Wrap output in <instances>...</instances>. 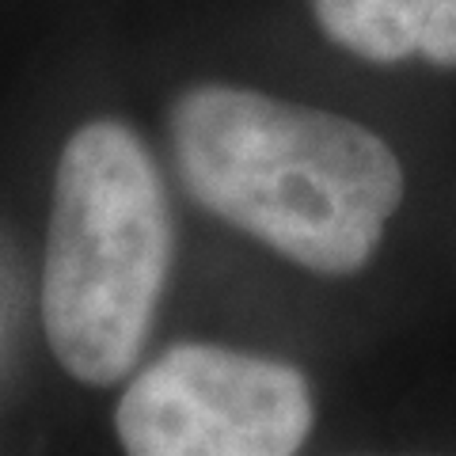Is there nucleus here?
I'll list each match as a JSON object with an SVG mask.
<instances>
[{"label": "nucleus", "instance_id": "1", "mask_svg": "<svg viewBox=\"0 0 456 456\" xmlns=\"http://www.w3.org/2000/svg\"><path fill=\"white\" fill-rule=\"evenodd\" d=\"M171 145L194 202L316 274L362 270L403 202V167L384 137L232 84L183 92Z\"/></svg>", "mask_w": 456, "mask_h": 456}, {"label": "nucleus", "instance_id": "2", "mask_svg": "<svg viewBox=\"0 0 456 456\" xmlns=\"http://www.w3.org/2000/svg\"><path fill=\"white\" fill-rule=\"evenodd\" d=\"M171 217L149 149L122 122H88L65 141L42 263V327L80 384L134 369L171 270Z\"/></svg>", "mask_w": 456, "mask_h": 456}, {"label": "nucleus", "instance_id": "4", "mask_svg": "<svg viewBox=\"0 0 456 456\" xmlns=\"http://www.w3.org/2000/svg\"><path fill=\"white\" fill-rule=\"evenodd\" d=\"M312 12L335 46L365 61L422 53L434 65H456V0H312Z\"/></svg>", "mask_w": 456, "mask_h": 456}, {"label": "nucleus", "instance_id": "3", "mask_svg": "<svg viewBox=\"0 0 456 456\" xmlns=\"http://www.w3.org/2000/svg\"><path fill=\"white\" fill-rule=\"evenodd\" d=\"M312 415L293 365L183 342L126 388L114 430L126 456H293Z\"/></svg>", "mask_w": 456, "mask_h": 456}]
</instances>
